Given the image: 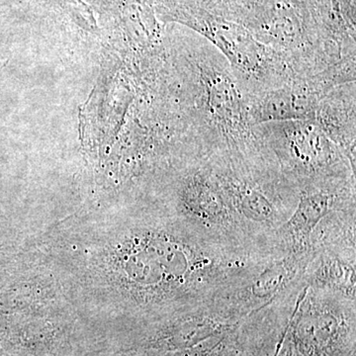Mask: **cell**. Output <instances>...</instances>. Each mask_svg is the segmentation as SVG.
Here are the masks:
<instances>
[{"label": "cell", "mask_w": 356, "mask_h": 356, "mask_svg": "<svg viewBox=\"0 0 356 356\" xmlns=\"http://www.w3.org/2000/svg\"><path fill=\"white\" fill-rule=\"evenodd\" d=\"M206 154L248 240L280 254L274 236L294 212L299 189L266 152L252 156L228 151Z\"/></svg>", "instance_id": "cell-1"}, {"label": "cell", "mask_w": 356, "mask_h": 356, "mask_svg": "<svg viewBox=\"0 0 356 356\" xmlns=\"http://www.w3.org/2000/svg\"><path fill=\"white\" fill-rule=\"evenodd\" d=\"M188 63L194 136L204 151L252 152L257 140L247 95L226 58L212 44L200 41Z\"/></svg>", "instance_id": "cell-2"}, {"label": "cell", "mask_w": 356, "mask_h": 356, "mask_svg": "<svg viewBox=\"0 0 356 356\" xmlns=\"http://www.w3.org/2000/svg\"><path fill=\"white\" fill-rule=\"evenodd\" d=\"M254 133L299 191L355 181V166L315 120L268 122Z\"/></svg>", "instance_id": "cell-3"}, {"label": "cell", "mask_w": 356, "mask_h": 356, "mask_svg": "<svg viewBox=\"0 0 356 356\" xmlns=\"http://www.w3.org/2000/svg\"><path fill=\"white\" fill-rule=\"evenodd\" d=\"M180 20L222 54L247 96L296 79L286 58L255 38L247 27L202 6L185 7Z\"/></svg>", "instance_id": "cell-4"}, {"label": "cell", "mask_w": 356, "mask_h": 356, "mask_svg": "<svg viewBox=\"0 0 356 356\" xmlns=\"http://www.w3.org/2000/svg\"><path fill=\"white\" fill-rule=\"evenodd\" d=\"M177 191L179 219L211 240L266 254L250 240L201 147L189 154Z\"/></svg>", "instance_id": "cell-5"}, {"label": "cell", "mask_w": 356, "mask_h": 356, "mask_svg": "<svg viewBox=\"0 0 356 356\" xmlns=\"http://www.w3.org/2000/svg\"><path fill=\"white\" fill-rule=\"evenodd\" d=\"M356 301L306 286L287 334L302 356H350L355 351Z\"/></svg>", "instance_id": "cell-6"}, {"label": "cell", "mask_w": 356, "mask_h": 356, "mask_svg": "<svg viewBox=\"0 0 356 356\" xmlns=\"http://www.w3.org/2000/svg\"><path fill=\"white\" fill-rule=\"evenodd\" d=\"M310 257L284 254L273 257L257 273L232 285L214 303L238 322L295 290L306 287L303 275Z\"/></svg>", "instance_id": "cell-7"}, {"label": "cell", "mask_w": 356, "mask_h": 356, "mask_svg": "<svg viewBox=\"0 0 356 356\" xmlns=\"http://www.w3.org/2000/svg\"><path fill=\"white\" fill-rule=\"evenodd\" d=\"M355 206V181L300 191L294 212L274 236L281 254L310 257L311 236L321 220L337 208Z\"/></svg>", "instance_id": "cell-8"}, {"label": "cell", "mask_w": 356, "mask_h": 356, "mask_svg": "<svg viewBox=\"0 0 356 356\" xmlns=\"http://www.w3.org/2000/svg\"><path fill=\"white\" fill-rule=\"evenodd\" d=\"M332 89L317 76H312L294 79L259 95L247 96L250 124L254 127L268 122L314 120L318 103Z\"/></svg>", "instance_id": "cell-9"}, {"label": "cell", "mask_w": 356, "mask_h": 356, "mask_svg": "<svg viewBox=\"0 0 356 356\" xmlns=\"http://www.w3.org/2000/svg\"><path fill=\"white\" fill-rule=\"evenodd\" d=\"M355 81L337 86L318 103L314 120L355 168Z\"/></svg>", "instance_id": "cell-10"}, {"label": "cell", "mask_w": 356, "mask_h": 356, "mask_svg": "<svg viewBox=\"0 0 356 356\" xmlns=\"http://www.w3.org/2000/svg\"><path fill=\"white\" fill-rule=\"evenodd\" d=\"M303 280L306 286L327 290L356 301V257L331 250L311 254Z\"/></svg>", "instance_id": "cell-11"}, {"label": "cell", "mask_w": 356, "mask_h": 356, "mask_svg": "<svg viewBox=\"0 0 356 356\" xmlns=\"http://www.w3.org/2000/svg\"><path fill=\"white\" fill-rule=\"evenodd\" d=\"M353 207L337 208L325 215L311 236L310 254L331 250L356 257V215Z\"/></svg>", "instance_id": "cell-12"}]
</instances>
